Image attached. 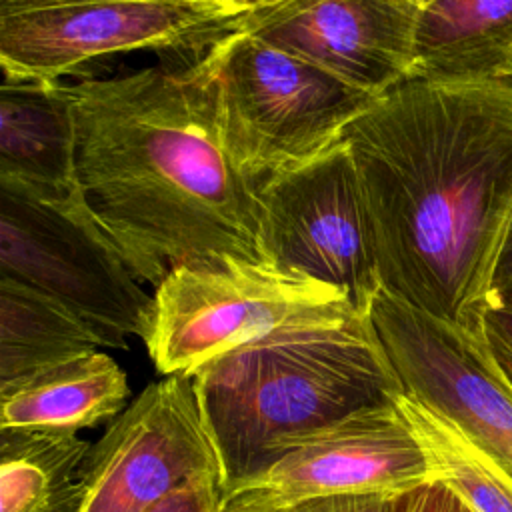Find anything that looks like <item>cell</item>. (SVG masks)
Wrapping results in <instances>:
<instances>
[{
    "mask_svg": "<svg viewBox=\"0 0 512 512\" xmlns=\"http://www.w3.org/2000/svg\"><path fill=\"white\" fill-rule=\"evenodd\" d=\"M344 140L372 220L380 286L478 336L512 218V82L404 80Z\"/></svg>",
    "mask_w": 512,
    "mask_h": 512,
    "instance_id": "1",
    "label": "cell"
},
{
    "mask_svg": "<svg viewBox=\"0 0 512 512\" xmlns=\"http://www.w3.org/2000/svg\"><path fill=\"white\" fill-rule=\"evenodd\" d=\"M66 92L84 200L140 282L158 288L178 266L226 256L264 262L258 184L226 152L194 68H144Z\"/></svg>",
    "mask_w": 512,
    "mask_h": 512,
    "instance_id": "2",
    "label": "cell"
},
{
    "mask_svg": "<svg viewBox=\"0 0 512 512\" xmlns=\"http://www.w3.org/2000/svg\"><path fill=\"white\" fill-rule=\"evenodd\" d=\"M222 466V492L302 438L404 394L368 314L276 328L192 374Z\"/></svg>",
    "mask_w": 512,
    "mask_h": 512,
    "instance_id": "3",
    "label": "cell"
},
{
    "mask_svg": "<svg viewBox=\"0 0 512 512\" xmlns=\"http://www.w3.org/2000/svg\"><path fill=\"white\" fill-rule=\"evenodd\" d=\"M192 68L226 152L256 184L332 148L378 100L248 28Z\"/></svg>",
    "mask_w": 512,
    "mask_h": 512,
    "instance_id": "4",
    "label": "cell"
},
{
    "mask_svg": "<svg viewBox=\"0 0 512 512\" xmlns=\"http://www.w3.org/2000/svg\"><path fill=\"white\" fill-rule=\"evenodd\" d=\"M262 0H2L6 82L60 84L92 60L152 50L182 70L244 30Z\"/></svg>",
    "mask_w": 512,
    "mask_h": 512,
    "instance_id": "5",
    "label": "cell"
},
{
    "mask_svg": "<svg viewBox=\"0 0 512 512\" xmlns=\"http://www.w3.org/2000/svg\"><path fill=\"white\" fill-rule=\"evenodd\" d=\"M0 276L58 300L100 330L112 348L146 342L154 296L90 212L82 190L46 196L0 182Z\"/></svg>",
    "mask_w": 512,
    "mask_h": 512,
    "instance_id": "6",
    "label": "cell"
},
{
    "mask_svg": "<svg viewBox=\"0 0 512 512\" xmlns=\"http://www.w3.org/2000/svg\"><path fill=\"white\" fill-rule=\"evenodd\" d=\"M352 314L360 312L334 286L226 256L178 266L160 282L146 348L160 374L192 376L276 328Z\"/></svg>",
    "mask_w": 512,
    "mask_h": 512,
    "instance_id": "7",
    "label": "cell"
},
{
    "mask_svg": "<svg viewBox=\"0 0 512 512\" xmlns=\"http://www.w3.org/2000/svg\"><path fill=\"white\" fill-rule=\"evenodd\" d=\"M258 200L264 262L334 286L368 314L382 286L372 220L346 140L264 178Z\"/></svg>",
    "mask_w": 512,
    "mask_h": 512,
    "instance_id": "8",
    "label": "cell"
},
{
    "mask_svg": "<svg viewBox=\"0 0 512 512\" xmlns=\"http://www.w3.org/2000/svg\"><path fill=\"white\" fill-rule=\"evenodd\" d=\"M404 394L512 476V386L484 342L380 288L368 308Z\"/></svg>",
    "mask_w": 512,
    "mask_h": 512,
    "instance_id": "9",
    "label": "cell"
},
{
    "mask_svg": "<svg viewBox=\"0 0 512 512\" xmlns=\"http://www.w3.org/2000/svg\"><path fill=\"white\" fill-rule=\"evenodd\" d=\"M222 480L192 376L148 384L90 448L82 512H148L166 496Z\"/></svg>",
    "mask_w": 512,
    "mask_h": 512,
    "instance_id": "10",
    "label": "cell"
},
{
    "mask_svg": "<svg viewBox=\"0 0 512 512\" xmlns=\"http://www.w3.org/2000/svg\"><path fill=\"white\" fill-rule=\"evenodd\" d=\"M430 456L396 404L364 408L288 448L222 492L224 506H288L346 494H402L434 480Z\"/></svg>",
    "mask_w": 512,
    "mask_h": 512,
    "instance_id": "11",
    "label": "cell"
},
{
    "mask_svg": "<svg viewBox=\"0 0 512 512\" xmlns=\"http://www.w3.org/2000/svg\"><path fill=\"white\" fill-rule=\"evenodd\" d=\"M422 0H262L248 30L374 98L408 80Z\"/></svg>",
    "mask_w": 512,
    "mask_h": 512,
    "instance_id": "12",
    "label": "cell"
},
{
    "mask_svg": "<svg viewBox=\"0 0 512 512\" xmlns=\"http://www.w3.org/2000/svg\"><path fill=\"white\" fill-rule=\"evenodd\" d=\"M512 76V0H422L408 80L448 86Z\"/></svg>",
    "mask_w": 512,
    "mask_h": 512,
    "instance_id": "13",
    "label": "cell"
},
{
    "mask_svg": "<svg viewBox=\"0 0 512 512\" xmlns=\"http://www.w3.org/2000/svg\"><path fill=\"white\" fill-rule=\"evenodd\" d=\"M0 180L46 196L82 190L76 116L64 84L2 82Z\"/></svg>",
    "mask_w": 512,
    "mask_h": 512,
    "instance_id": "14",
    "label": "cell"
},
{
    "mask_svg": "<svg viewBox=\"0 0 512 512\" xmlns=\"http://www.w3.org/2000/svg\"><path fill=\"white\" fill-rule=\"evenodd\" d=\"M126 400V374L96 350L0 386V428L78 432L114 418Z\"/></svg>",
    "mask_w": 512,
    "mask_h": 512,
    "instance_id": "15",
    "label": "cell"
},
{
    "mask_svg": "<svg viewBox=\"0 0 512 512\" xmlns=\"http://www.w3.org/2000/svg\"><path fill=\"white\" fill-rule=\"evenodd\" d=\"M108 346L104 334L48 294L0 276V386Z\"/></svg>",
    "mask_w": 512,
    "mask_h": 512,
    "instance_id": "16",
    "label": "cell"
},
{
    "mask_svg": "<svg viewBox=\"0 0 512 512\" xmlns=\"http://www.w3.org/2000/svg\"><path fill=\"white\" fill-rule=\"evenodd\" d=\"M90 448L76 432L0 428V512H82Z\"/></svg>",
    "mask_w": 512,
    "mask_h": 512,
    "instance_id": "17",
    "label": "cell"
},
{
    "mask_svg": "<svg viewBox=\"0 0 512 512\" xmlns=\"http://www.w3.org/2000/svg\"><path fill=\"white\" fill-rule=\"evenodd\" d=\"M398 410L426 448L434 474L476 512H512V476L482 456L450 424L402 394Z\"/></svg>",
    "mask_w": 512,
    "mask_h": 512,
    "instance_id": "18",
    "label": "cell"
},
{
    "mask_svg": "<svg viewBox=\"0 0 512 512\" xmlns=\"http://www.w3.org/2000/svg\"><path fill=\"white\" fill-rule=\"evenodd\" d=\"M392 500V494H346L288 506H224V512H390Z\"/></svg>",
    "mask_w": 512,
    "mask_h": 512,
    "instance_id": "19",
    "label": "cell"
},
{
    "mask_svg": "<svg viewBox=\"0 0 512 512\" xmlns=\"http://www.w3.org/2000/svg\"><path fill=\"white\" fill-rule=\"evenodd\" d=\"M390 512H476L446 480L434 478L396 494Z\"/></svg>",
    "mask_w": 512,
    "mask_h": 512,
    "instance_id": "20",
    "label": "cell"
},
{
    "mask_svg": "<svg viewBox=\"0 0 512 512\" xmlns=\"http://www.w3.org/2000/svg\"><path fill=\"white\" fill-rule=\"evenodd\" d=\"M480 340L512 386V310L486 306L480 318Z\"/></svg>",
    "mask_w": 512,
    "mask_h": 512,
    "instance_id": "21",
    "label": "cell"
},
{
    "mask_svg": "<svg viewBox=\"0 0 512 512\" xmlns=\"http://www.w3.org/2000/svg\"><path fill=\"white\" fill-rule=\"evenodd\" d=\"M148 512H224L222 480H202L186 486L160 500Z\"/></svg>",
    "mask_w": 512,
    "mask_h": 512,
    "instance_id": "22",
    "label": "cell"
},
{
    "mask_svg": "<svg viewBox=\"0 0 512 512\" xmlns=\"http://www.w3.org/2000/svg\"><path fill=\"white\" fill-rule=\"evenodd\" d=\"M486 306L512 310V218L496 258Z\"/></svg>",
    "mask_w": 512,
    "mask_h": 512,
    "instance_id": "23",
    "label": "cell"
},
{
    "mask_svg": "<svg viewBox=\"0 0 512 512\" xmlns=\"http://www.w3.org/2000/svg\"><path fill=\"white\" fill-rule=\"evenodd\" d=\"M508 82H512V76H510V80H508Z\"/></svg>",
    "mask_w": 512,
    "mask_h": 512,
    "instance_id": "24",
    "label": "cell"
}]
</instances>
